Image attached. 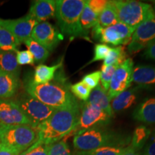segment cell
<instances>
[{
	"instance_id": "1f68e13d",
	"label": "cell",
	"mask_w": 155,
	"mask_h": 155,
	"mask_svg": "<svg viewBox=\"0 0 155 155\" xmlns=\"http://www.w3.org/2000/svg\"><path fill=\"white\" fill-rule=\"evenodd\" d=\"M125 147H105L85 152H78V155H121Z\"/></svg>"
},
{
	"instance_id": "7402d4cb",
	"label": "cell",
	"mask_w": 155,
	"mask_h": 155,
	"mask_svg": "<svg viewBox=\"0 0 155 155\" xmlns=\"http://www.w3.org/2000/svg\"><path fill=\"white\" fill-rule=\"evenodd\" d=\"M0 70L19 77L20 66L17 61L16 52L0 50Z\"/></svg>"
},
{
	"instance_id": "ac0fdd59",
	"label": "cell",
	"mask_w": 155,
	"mask_h": 155,
	"mask_svg": "<svg viewBox=\"0 0 155 155\" xmlns=\"http://www.w3.org/2000/svg\"><path fill=\"white\" fill-rule=\"evenodd\" d=\"M19 88V77L0 70V98L9 99L14 97Z\"/></svg>"
},
{
	"instance_id": "5b68a950",
	"label": "cell",
	"mask_w": 155,
	"mask_h": 155,
	"mask_svg": "<svg viewBox=\"0 0 155 155\" xmlns=\"http://www.w3.org/2000/svg\"><path fill=\"white\" fill-rule=\"evenodd\" d=\"M110 2L115 9L118 22L137 28L147 20L155 18L154 8L150 4L137 1L114 0Z\"/></svg>"
},
{
	"instance_id": "8992f818",
	"label": "cell",
	"mask_w": 155,
	"mask_h": 155,
	"mask_svg": "<svg viewBox=\"0 0 155 155\" xmlns=\"http://www.w3.org/2000/svg\"><path fill=\"white\" fill-rule=\"evenodd\" d=\"M35 128L30 125L0 124V143L22 152L38 141Z\"/></svg>"
},
{
	"instance_id": "9a60e30c",
	"label": "cell",
	"mask_w": 155,
	"mask_h": 155,
	"mask_svg": "<svg viewBox=\"0 0 155 155\" xmlns=\"http://www.w3.org/2000/svg\"><path fill=\"white\" fill-rule=\"evenodd\" d=\"M55 10L56 4L54 0H37L31 5L29 15L38 22H42L55 17Z\"/></svg>"
},
{
	"instance_id": "e0dca14e",
	"label": "cell",
	"mask_w": 155,
	"mask_h": 155,
	"mask_svg": "<svg viewBox=\"0 0 155 155\" xmlns=\"http://www.w3.org/2000/svg\"><path fill=\"white\" fill-rule=\"evenodd\" d=\"M133 118L147 124H155V97L147 98L141 102L134 111Z\"/></svg>"
},
{
	"instance_id": "ba28073f",
	"label": "cell",
	"mask_w": 155,
	"mask_h": 155,
	"mask_svg": "<svg viewBox=\"0 0 155 155\" xmlns=\"http://www.w3.org/2000/svg\"><path fill=\"white\" fill-rule=\"evenodd\" d=\"M111 118L101 108L85 102L81 107L78 122L74 131L75 135L92 128L105 127L109 124Z\"/></svg>"
},
{
	"instance_id": "d6986e66",
	"label": "cell",
	"mask_w": 155,
	"mask_h": 155,
	"mask_svg": "<svg viewBox=\"0 0 155 155\" xmlns=\"http://www.w3.org/2000/svg\"><path fill=\"white\" fill-rule=\"evenodd\" d=\"M139 89V86L127 89L113 98L111 106L114 113L123 111L130 108L137 99Z\"/></svg>"
},
{
	"instance_id": "44dd1931",
	"label": "cell",
	"mask_w": 155,
	"mask_h": 155,
	"mask_svg": "<svg viewBox=\"0 0 155 155\" xmlns=\"http://www.w3.org/2000/svg\"><path fill=\"white\" fill-rule=\"evenodd\" d=\"M61 66L62 62L55 64V65H51V66L40 64L35 69L32 81L37 84H44V83H50L55 78V73Z\"/></svg>"
},
{
	"instance_id": "277c9868",
	"label": "cell",
	"mask_w": 155,
	"mask_h": 155,
	"mask_svg": "<svg viewBox=\"0 0 155 155\" xmlns=\"http://www.w3.org/2000/svg\"><path fill=\"white\" fill-rule=\"evenodd\" d=\"M55 17L61 32L71 38H88L80 22L85 0H57Z\"/></svg>"
},
{
	"instance_id": "d590c367",
	"label": "cell",
	"mask_w": 155,
	"mask_h": 155,
	"mask_svg": "<svg viewBox=\"0 0 155 155\" xmlns=\"http://www.w3.org/2000/svg\"><path fill=\"white\" fill-rule=\"evenodd\" d=\"M17 61L19 65H34L35 60L33 56L29 50H21L16 52Z\"/></svg>"
},
{
	"instance_id": "ffe728a7",
	"label": "cell",
	"mask_w": 155,
	"mask_h": 155,
	"mask_svg": "<svg viewBox=\"0 0 155 155\" xmlns=\"http://www.w3.org/2000/svg\"><path fill=\"white\" fill-rule=\"evenodd\" d=\"M106 112L110 117H113L114 113L111 108L110 100L108 98V93L106 91L101 85L98 84L96 88L93 89L87 101Z\"/></svg>"
},
{
	"instance_id": "ab89813d",
	"label": "cell",
	"mask_w": 155,
	"mask_h": 155,
	"mask_svg": "<svg viewBox=\"0 0 155 155\" xmlns=\"http://www.w3.org/2000/svg\"><path fill=\"white\" fill-rule=\"evenodd\" d=\"M144 57L147 59L155 61V43H153L146 48L144 53Z\"/></svg>"
},
{
	"instance_id": "60d3db41",
	"label": "cell",
	"mask_w": 155,
	"mask_h": 155,
	"mask_svg": "<svg viewBox=\"0 0 155 155\" xmlns=\"http://www.w3.org/2000/svg\"><path fill=\"white\" fill-rule=\"evenodd\" d=\"M139 152V151L137 150L134 147H131V145H129L127 147H125L124 151L121 155H140Z\"/></svg>"
},
{
	"instance_id": "836d02e7",
	"label": "cell",
	"mask_w": 155,
	"mask_h": 155,
	"mask_svg": "<svg viewBox=\"0 0 155 155\" xmlns=\"http://www.w3.org/2000/svg\"><path fill=\"white\" fill-rule=\"evenodd\" d=\"M110 49L111 48L106 44H96L94 48V57L87 65L105 59Z\"/></svg>"
},
{
	"instance_id": "8d00e7d4",
	"label": "cell",
	"mask_w": 155,
	"mask_h": 155,
	"mask_svg": "<svg viewBox=\"0 0 155 155\" xmlns=\"http://www.w3.org/2000/svg\"><path fill=\"white\" fill-rule=\"evenodd\" d=\"M108 2V1H106V0H88V1H86V3L88 5V7L98 16L105 9Z\"/></svg>"
},
{
	"instance_id": "6da1fadb",
	"label": "cell",
	"mask_w": 155,
	"mask_h": 155,
	"mask_svg": "<svg viewBox=\"0 0 155 155\" xmlns=\"http://www.w3.org/2000/svg\"><path fill=\"white\" fill-rule=\"evenodd\" d=\"M80 106L78 102L67 107L56 109L45 121L35 129L38 141L48 145L61 140L74 131L80 116Z\"/></svg>"
},
{
	"instance_id": "7a4b0ae2",
	"label": "cell",
	"mask_w": 155,
	"mask_h": 155,
	"mask_svg": "<svg viewBox=\"0 0 155 155\" xmlns=\"http://www.w3.org/2000/svg\"><path fill=\"white\" fill-rule=\"evenodd\" d=\"M131 140L130 135L106 129L105 127H98L75 135L73 143L78 152H85L105 147H124Z\"/></svg>"
},
{
	"instance_id": "4316f807",
	"label": "cell",
	"mask_w": 155,
	"mask_h": 155,
	"mask_svg": "<svg viewBox=\"0 0 155 155\" xmlns=\"http://www.w3.org/2000/svg\"><path fill=\"white\" fill-rule=\"evenodd\" d=\"M98 15L88 7L86 1V5L80 17V22L82 28L86 32H88L89 29L94 28L98 24Z\"/></svg>"
},
{
	"instance_id": "5bb4252c",
	"label": "cell",
	"mask_w": 155,
	"mask_h": 155,
	"mask_svg": "<svg viewBox=\"0 0 155 155\" xmlns=\"http://www.w3.org/2000/svg\"><path fill=\"white\" fill-rule=\"evenodd\" d=\"M0 124L30 125L32 123L14 100L0 98Z\"/></svg>"
},
{
	"instance_id": "4dcf8cb0",
	"label": "cell",
	"mask_w": 155,
	"mask_h": 155,
	"mask_svg": "<svg viewBox=\"0 0 155 155\" xmlns=\"http://www.w3.org/2000/svg\"><path fill=\"white\" fill-rule=\"evenodd\" d=\"M70 90L73 96L85 102L88 101L89 96L91 92V90L81 81L71 85L70 86Z\"/></svg>"
},
{
	"instance_id": "4fadbf2b",
	"label": "cell",
	"mask_w": 155,
	"mask_h": 155,
	"mask_svg": "<svg viewBox=\"0 0 155 155\" xmlns=\"http://www.w3.org/2000/svg\"><path fill=\"white\" fill-rule=\"evenodd\" d=\"M135 28L117 22L112 26L102 28L98 39L103 43L116 46L126 45L131 42V36Z\"/></svg>"
},
{
	"instance_id": "52a82bcc",
	"label": "cell",
	"mask_w": 155,
	"mask_h": 155,
	"mask_svg": "<svg viewBox=\"0 0 155 155\" xmlns=\"http://www.w3.org/2000/svg\"><path fill=\"white\" fill-rule=\"evenodd\" d=\"M13 100L28 118L34 128L47 120L56 110L42 104L27 92L20 93Z\"/></svg>"
},
{
	"instance_id": "f35d334b",
	"label": "cell",
	"mask_w": 155,
	"mask_h": 155,
	"mask_svg": "<svg viewBox=\"0 0 155 155\" xmlns=\"http://www.w3.org/2000/svg\"><path fill=\"white\" fill-rule=\"evenodd\" d=\"M142 155H155V135L145 146Z\"/></svg>"
},
{
	"instance_id": "7c38bea8",
	"label": "cell",
	"mask_w": 155,
	"mask_h": 155,
	"mask_svg": "<svg viewBox=\"0 0 155 155\" xmlns=\"http://www.w3.org/2000/svg\"><path fill=\"white\" fill-rule=\"evenodd\" d=\"M30 38L52 51L63 40V36L53 25L46 21L39 22L35 27Z\"/></svg>"
},
{
	"instance_id": "2e32d148",
	"label": "cell",
	"mask_w": 155,
	"mask_h": 155,
	"mask_svg": "<svg viewBox=\"0 0 155 155\" xmlns=\"http://www.w3.org/2000/svg\"><path fill=\"white\" fill-rule=\"evenodd\" d=\"M131 82L135 83L139 88L155 87V66L138 65L133 69Z\"/></svg>"
},
{
	"instance_id": "d4e9b609",
	"label": "cell",
	"mask_w": 155,
	"mask_h": 155,
	"mask_svg": "<svg viewBox=\"0 0 155 155\" xmlns=\"http://www.w3.org/2000/svg\"><path fill=\"white\" fill-rule=\"evenodd\" d=\"M151 131L144 126H139L135 129L131 137L130 145L137 150L140 151L150 138Z\"/></svg>"
},
{
	"instance_id": "e575fe53",
	"label": "cell",
	"mask_w": 155,
	"mask_h": 155,
	"mask_svg": "<svg viewBox=\"0 0 155 155\" xmlns=\"http://www.w3.org/2000/svg\"><path fill=\"white\" fill-rule=\"evenodd\" d=\"M100 79L101 72L100 71H95V72L91 73L85 75L83 78V80L81 82L84 83L86 86H88L91 90V89H94L99 84Z\"/></svg>"
},
{
	"instance_id": "cb8c5ba5",
	"label": "cell",
	"mask_w": 155,
	"mask_h": 155,
	"mask_svg": "<svg viewBox=\"0 0 155 155\" xmlns=\"http://www.w3.org/2000/svg\"><path fill=\"white\" fill-rule=\"evenodd\" d=\"M21 42L2 27L0 26V50L4 51H18Z\"/></svg>"
},
{
	"instance_id": "74e56055",
	"label": "cell",
	"mask_w": 155,
	"mask_h": 155,
	"mask_svg": "<svg viewBox=\"0 0 155 155\" xmlns=\"http://www.w3.org/2000/svg\"><path fill=\"white\" fill-rule=\"evenodd\" d=\"M19 154L20 152L18 150L0 143V155H19Z\"/></svg>"
},
{
	"instance_id": "9c48e42d",
	"label": "cell",
	"mask_w": 155,
	"mask_h": 155,
	"mask_svg": "<svg viewBox=\"0 0 155 155\" xmlns=\"http://www.w3.org/2000/svg\"><path fill=\"white\" fill-rule=\"evenodd\" d=\"M133 69L132 59L127 58L116 70L107 92L110 101L131 86Z\"/></svg>"
},
{
	"instance_id": "f1b7e54d",
	"label": "cell",
	"mask_w": 155,
	"mask_h": 155,
	"mask_svg": "<svg viewBox=\"0 0 155 155\" xmlns=\"http://www.w3.org/2000/svg\"><path fill=\"white\" fill-rule=\"evenodd\" d=\"M119 65H113L109 66H105L102 65L101 70V86L103 88L108 91L109 89L110 83L113 78V76L115 73L116 70L119 66Z\"/></svg>"
},
{
	"instance_id": "83f0119b",
	"label": "cell",
	"mask_w": 155,
	"mask_h": 155,
	"mask_svg": "<svg viewBox=\"0 0 155 155\" xmlns=\"http://www.w3.org/2000/svg\"><path fill=\"white\" fill-rule=\"evenodd\" d=\"M124 48L121 46H117L116 48H111L107 56L104 60L103 65L109 66L113 65H121L127 58Z\"/></svg>"
},
{
	"instance_id": "603a6c76",
	"label": "cell",
	"mask_w": 155,
	"mask_h": 155,
	"mask_svg": "<svg viewBox=\"0 0 155 155\" xmlns=\"http://www.w3.org/2000/svg\"><path fill=\"white\" fill-rule=\"evenodd\" d=\"M29 51L33 56L35 62L37 63H44L50 55V51L38 43L32 38H28L24 42Z\"/></svg>"
},
{
	"instance_id": "f546056e",
	"label": "cell",
	"mask_w": 155,
	"mask_h": 155,
	"mask_svg": "<svg viewBox=\"0 0 155 155\" xmlns=\"http://www.w3.org/2000/svg\"><path fill=\"white\" fill-rule=\"evenodd\" d=\"M48 155H72L66 141L60 140L48 145Z\"/></svg>"
},
{
	"instance_id": "b9f144b4",
	"label": "cell",
	"mask_w": 155,
	"mask_h": 155,
	"mask_svg": "<svg viewBox=\"0 0 155 155\" xmlns=\"http://www.w3.org/2000/svg\"><path fill=\"white\" fill-rule=\"evenodd\" d=\"M154 2V12H155V1L153 2Z\"/></svg>"
},
{
	"instance_id": "484cf974",
	"label": "cell",
	"mask_w": 155,
	"mask_h": 155,
	"mask_svg": "<svg viewBox=\"0 0 155 155\" xmlns=\"http://www.w3.org/2000/svg\"><path fill=\"white\" fill-rule=\"evenodd\" d=\"M98 25L102 28H106L108 27L116 24L118 22L117 16L114 7L108 1V2L105 7V9L102 11V12L98 15Z\"/></svg>"
},
{
	"instance_id": "3957f363",
	"label": "cell",
	"mask_w": 155,
	"mask_h": 155,
	"mask_svg": "<svg viewBox=\"0 0 155 155\" xmlns=\"http://www.w3.org/2000/svg\"><path fill=\"white\" fill-rule=\"evenodd\" d=\"M25 92L50 107L59 109L77 102L71 90L59 83L37 84L28 77L24 82Z\"/></svg>"
},
{
	"instance_id": "d6a6232c",
	"label": "cell",
	"mask_w": 155,
	"mask_h": 155,
	"mask_svg": "<svg viewBox=\"0 0 155 155\" xmlns=\"http://www.w3.org/2000/svg\"><path fill=\"white\" fill-rule=\"evenodd\" d=\"M19 155H48V145L37 141L33 145Z\"/></svg>"
},
{
	"instance_id": "30bf717a",
	"label": "cell",
	"mask_w": 155,
	"mask_h": 155,
	"mask_svg": "<svg viewBox=\"0 0 155 155\" xmlns=\"http://www.w3.org/2000/svg\"><path fill=\"white\" fill-rule=\"evenodd\" d=\"M153 43H155V18L143 22L135 29L128 50L130 53H137Z\"/></svg>"
},
{
	"instance_id": "8fae6325",
	"label": "cell",
	"mask_w": 155,
	"mask_h": 155,
	"mask_svg": "<svg viewBox=\"0 0 155 155\" xmlns=\"http://www.w3.org/2000/svg\"><path fill=\"white\" fill-rule=\"evenodd\" d=\"M38 23L37 19L29 14L15 19L0 18V26L10 32L20 42H24L30 38L32 30Z\"/></svg>"
}]
</instances>
